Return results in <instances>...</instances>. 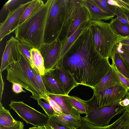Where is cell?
<instances>
[{
    "label": "cell",
    "instance_id": "41",
    "mask_svg": "<svg viewBox=\"0 0 129 129\" xmlns=\"http://www.w3.org/2000/svg\"><path fill=\"white\" fill-rule=\"evenodd\" d=\"M120 105L122 107H127L129 105V99L126 96L119 103Z\"/></svg>",
    "mask_w": 129,
    "mask_h": 129
},
{
    "label": "cell",
    "instance_id": "18",
    "mask_svg": "<svg viewBox=\"0 0 129 129\" xmlns=\"http://www.w3.org/2000/svg\"><path fill=\"white\" fill-rule=\"evenodd\" d=\"M81 2L80 7L77 13L74 23L69 31L67 40L75 32L82 24L85 21H89L90 20L89 12L81 1Z\"/></svg>",
    "mask_w": 129,
    "mask_h": 129
},
{
    "label": "cell",
    "instance_id": "6",
    "mask_svg": "<svg viewBox=\"0 0 129 129\" xmlns=\"http://www.w3.org/2000/svg\"><path fill=\"white\" fill-rule=\"evenodd\" d=\"M87 103L88 108L83 118L91 124L99 126L108 125L113 117L124 112L127 107L120 106L119 102L113 105L100 108Z\"/></svg>",
    "mask_w": 129,
    "mask_h": 129
},
{
    "label": "cell",
    "instance_id": "2",
    "mask_svg": "<svg viewBox=\"0 0 129 129\" xmlns=\"http://www.w3.org/2000/svg\"><path fill=\"white\" fill-rule=\"evenodd\" d=\"M53 0H48L15 30V38L19 41L38 49L44 43L47 19Z\"/></svg>",
    "mask_w": 129,
    "mask_h": 129
},
{
    "label": "cell",
    "instance_id": "40",
    "mask_svg": "<svg viewBox=\"0 0 129 129\" xmlns=\"http://www.w3.org/2000/svg\"><path fill=\"white\" fill-rule=\"evenodd\" d=\"M0 102H1L2 95L3 93L4 89V83L2 78V73H0Z\"/></svg>",
    "mask_w": 129,
    "mask_h": 129
},
{
    "label": "cell",
    "instance_id": "32",
    "mask_svg": "<svg viewBox=\"0 0 129 129\" xmlns=\"http://www.w3.org/2000/svg\"><path fill=\"white\" fill-rule=\"evenodd\" d=\"M111 65L115 71L121 84L129 91V79L125 77L119 72L113 62H112Z\"/></svg>",
    "mask_w": 129,
    "mask_h": 129
},
{
    "label": "cell",
    "instance_id": "31",
    "mask_svg": "<svg viewBox=\"0 0 129 129\" xmlns=\"http://www.w3.org/2000/svg\"><path fill=\"white\" fill-rule=\"evenodd\" d=\"M37 101L38 105L42 108L49 117L56 114L52 107L48 103L44 102L41 99Z\"/></svg>",
    "mask_w": 129,
    "mask_h": 129
},
{
    "label": "cell",
    "instance_id": "37",
    "mask_svg": "<svg viewBox=\"0 0 129 129\" xmlns=\"http://www.w3.org/2000/svg\"><path fill=\"white\" fill-rule=\"evenodd\" d=\"M12 89L15 93L18 94L22 92H26L25 91L23 90L22 86L19 84L15 82L12 83Z\"/></svg>",
    "mask_w": 129,
    "mask_h": 129
},
{
    "label": "cell",
    "instance_id": "42",
    "mask_svg": "<svg viewBox=\"0 0 129 129\" xmlns=\"http://www.w3.org/2000/svg\"><path fill=\"white\" fill-rule=\"evenodd\" d=\"M117 43L122 49L129 54V45L123 44L119 42Z\"/></svg>",
    "mask_w": 129,
    "mask_h": 129
},
{
    "label": "cell",
    "instance_id": "11",
    "mask_svg": "<svg viewBox=\"0 0 129 129\" xmlns=\"http://www.w3.org/2000/svg\"><path fill=\"white\" fill-rule=\"evenodd\" d=\"M81 4V0H67L62 25L58 38L62 46L67 40L69 31Z\"/></svg>",
    "mask_w": 129,
    "mask_h": 129
},
{
    "label": "cell",
    "instance_id": "25",
    "mask_svg": "<svg viewBox=\"0 0 129 129\" xmlns=\"http://www.w3.org/2000/svg\"><path fill=\"white\" fill-rule=\"evenodd\" d=\"M41 0H33L32 3L23 12L20 20L19 26L22 24L28 18L44 4Z\"/></svg>",
    "mask_w": 129,
    "mask_h": 129
},
{
    "label": "cell",
    "instance_id": "9",
    "mask_svg": "<svg viewBox=\"0 0 129 129\" xmlns=\"http://www.w3.org/2000/svg\"><path fill=\"white\" fill-rule=\"evenodd\" d=\"M61 46L58 39L50 43H43L38 49L44 59L45 73L57 68L60 58Z\"/></svg>",
    "mask_w": 129,
    "mask_h": 129
},
{
    "label": "cell",
    "instance_id": "46",
    "mask_svg": "<svg viewBox=\"0 0 129 129\" xmlns=\"http://www.w3.org/2000/svg\"><path fill=\"white\" fill-rule=\"evenodd\" d=\"M29 129H39V128L38 127L34 126L33 127L29 128Z\"/></svg>",
    "mask_w": 129,
    "mask_h": 129
},
{
    "label": "cell",
    "instance_id": "4",
    "mask_svg": "<svg viewBox=\"0 0 129 129\" xmlns=\"http://www.w3.org/2000/svg\"><path fill=\"white\" fill-rule=\"evenodd\" d=\"M88 25L97 51L103 57L111 58L119 36L114 31L109 23L102 20H90Z\"/></svg>",
    "mask_w": 129,
    "mask_h": 129
},
{
    "label": "cell",
    "instance_id": "13",
    "mask_svg": "<svg viewBox=\"0 0 129 129\" xmlns=\"http://www.w3.org/2000/svg\"><path fill=\"white\" fill-rule=\"evenodd\" d=\"M50 72L58 81L67 95L78 85L69 74L59 68L57 67Z\"/></svg>",
    "mask_w": 129,
    "mask_h": 129
},
{
    "label": "cell",
    "instance_id": "21",
    "mask_svg": "<svg viewBox=\"0 0 129 129\" xmlns=\"http://www.w3.org/2000/svg\"><path fill=\"white\" fill-rule=\"evenodd\" d=\"M31 58L35 68L41 75L45 74V69L43 58L38 49L33 48L30 51Z\"/></svg>",
    "mask_w": 129,
    "mask_h": 129
},
{
    "label": "cell",
    "instance_id": "7",
    "mask_svg": "<svg viewBox=\"0 0 129 129\" xmlns=\"http://www.w3.org/2000/svg\"><path fill=\"white\" fill-rule=\"evenodd\" d=\"M128 91L121 84H117L96 93L87 102L100 108L115 105L125 97Z\"/></svg>",
    "mask_w": 129,
    "mask_h": 129
},
{
    "label": "cell",
    "instance_id": "5",
    "mask_svg": "<svg viewBox=\"0 0 129 129\" xmlns=\"http://www.w3.org/2000/svg\"><path fill=\"white\" fill-rule=\"evenodd\" d=\"M66 1L53 0L46 21L44 43H50L58 39L65 12Z\"/></svg>",
    "mask_w": 129,
    "mask_h": 129
},
{
    "label": "cell",
    "instance_id": "10",
    "mask_svg": "<svg viewBox=\"0 0 129 129\" xmlns=\"http://www.w3.org/2000/svg\"><path fill=\"white\" fill-rule=\"evenodd\" d=\"M33 0L20 4L13 10H9L5 19L0 26V42L6 36L13 32L19 26L20 20L24 11Z\"/></svg>",
    "mask_w": 129,
    "mask_h": 129
},
{
    "label": "cell",
    "instance_id": "48",
    "mask_svg": "<svg viewBox=\"0 0 129 129\" xmlns=\"http://www.w3.org/2000/svg\"><path fill=\"white\" fill-rule=\"evenodd\" d=\"M126 126H124V127L122 129H125V127H126Z\"/></svg>",
    "mask_w": 129,
    "mask_h": 129
},
{
    "label": "cell",
    "instance_id": "28",
    "mask_svg": "<svg viewBox=\"0 0 129 129\" xmlns=\"http://www.w3.org/2000/svg\"><path fill=\"white\" fill-rule=\"evenodd\" d=\"M18 50L25 60L30 65L32 68H34L33 63L30 51L33 48L30 46L19 41L17 44Z\"/></svg>",
    "mask_w": 129,
    "mask_h": 129
},
{
    "label": "cell",
    "instance_id": "36",
    "mask_svg": "<svg viewBox=\"0 0 129 129\" xmlns=\"http://www.w3.org/2000/svg\"><path fill=\"white\" fill-rule=\"evenodd\" d=\"M24 124L23 122L17 120L16 123L10 127L0 126V129H23Z\"/></svg>",
    "mask_w": 129,
    "mask_h": 129
},
{
    "label": "cell",
    "instance_id": "39",
    "mask_svg": "<svg viewBox=\"0 0 129 129\" xmlns=\"http://www.w3.org/2000/svg\"><path fill=\"white\" fill-rule=\"evenodd\" d=\"M122 44L129 45V37H124L119 36L118 42Z\"/></svg>",
    "mask_w": 129,
    "mask_h": 129
},
{
    "label": "cell",
    "instance_id": "30",
    "mask_svg": "<svg viewBox=\"0 0 129 129\" xmlns=\"http://www.w3.org/2000/svg\"><path fill=\"white\" fill-rule=\"evenodd\" d=\"M32 69L37 84L42 93L47 98L48 93L45 89L41 76L35 68Z\"/></svg>",
    "mask_w": 129,
    "mask_h": 129
},
{
    "label": "cell",
    "instance_id": "22",
    "mask_svg": "<svg viewBox=\"0 0 129 129\" xmlns=\"http://www.w3.org/2000/svg\"><path fill=\"white\" fill-rule=\"evenodd\" d=\"M88 21H85L82 24L75 32L62 46L60 57L68 50L73 43L79 37L85 27L87 25Z\"/></svg>",
    "mask_w": 129,
    "mask_h": 129
},
{
    "label": "cell",
    "instance_id": "45",
    "mask_svg": "<svg viewBox=\"0 0 129 129\" xmlns=\"http://www.w3.org/2000/svg\"><path fill=\"white\" fill-rule=\"evenodd\" d=\"M125 129H129V119L125 127Z\"/></svg>",
    "mask_w": 129,
    "mask_h": 129
},
{
    "label": "cell",
    "instance_id": "16",
    "mask_svg": "<svg viewBox=\"0 0 129 129\" xmlns=\"http://www.w3.org/2000/svg\"><path fill=\"white\" fill-rule=\"evenodd\" d=\"M41 76L45 89L48 93L66 95L58 81L51 72L46 73Z\"/></svg>",
    "mask_w": 129,
    "mask_h": 129
},
{
    "label": "cell",
    "instance_id": "14",
    "mask_svg": "<svg viewBox=\"0 0 129 129\" xmlns=\"http://www.w3.org/2000/svg\"><path fill=\"white\" fill-rule=\"evenodd\" d=\"M88 11L91 20H107L113 19L115 15L103 10L93 0H81Z\"/></svg>",
    "mask_w": 129,
    "mask_h": 129
},
{
    "label": "cell",
    "instance_id": "34",
    "mask_svg": "<svg viewBox=\"0 0 129 129\" xmlns=\"http://www.w3.org/2000/svg\"><path fill=\"white\" fill-rule=\"evenodd\" d=\"M47 124L54 129H74L73 128L61 123L51 118H49Z\"/></svg>",
    "mask_w": 129,
    "mask_h": 129
},
{
    "label": "cell",
    "instance_id": "33",
    "mask_svg": "<svg viewBox=\"0 0 129 129\" xmlns=\"http://www.w3.org/2000/svg\"><path fill=\"white\" fill-rule=\"evenodd\" d=\"M45 102H48L50 105L56 112V114H65L62 108L48 95Z\"/></svg>",
    "mask_w": 129,
    "mask_h": 129
},
{
    "label": "cell",
    "instance_id": "12",
    "mask_svg": "<svg viewBox=\"0 0 129 129\" xmlns=\"http://www.w3.org/2000/svg\"><path fill=\"white\" fill-rule=\"evenodd\" d=\"M19 41L15 37L12 36L6 42L2 58L0 73L7 69L21 56L17 47V44Z\"/></svg>",
    "mask_w": 129,
    "mask_h": 129
},
{
    "label": "cell",
    "instance_id": "38",
    "mask_svg": "<svg viewBox=\"0 0 129 129\" xmlns=\"http://www.w3.org/2000/svg\"><path fill=\"white\" fill-rule=\"evenodd\" d=\"M18 0H9L7 1L3 6L4 8L6 10L14 5L17 2L19 1Z\"/></svg>",
    "mask_w": 129,
    "mask_h": 129
},
{
    "label": "cell",
    "instance_id": "3",
    "mask_svg": "<svg viewBox=\"0 0 129 129\" xmlns=\"http://www.w3.org/2000/svg\"><path fill=\"white\" fill-rule=\"evenodd\" d=\"M6 70V79L9 82L21 85L31 92L30 97L36 100L43 99L46 101V98L37 84L32 68L22 55Z\"/></svg>",
    "mask_w": 129,
    "mask_h": 129
},
{
    "label": "cell",
    "instance_id": "17",
    "mask_svg": "<svg viewBox=\"0 0 129 129\" xmlns=\"http://www.w3.org/2000/svg\"><path fill=\"white\" fill-rule=\"evenodd\" d=\"M112 67L111 70L102 78L98 85L93 89L94 92L96 93L121 84L114 69Z\"/></svg>",
    "mask_w": 129,
    "mask_h": 129
},
{
    "label": "cell",
    "instance_id": "44",
    "mask_svg": "<svg viewBox=\"0 0 129 129\" xmlns=\"http://www.w3.org/2000/svg\"><path fill=\"white\" fill-rule=\"evenodd\" d=\"M44 126L46 129H54L52 126L48 124L45 125Z\"/></svg>",
    "mask_w": 129,
    "mask_h": 129
},
{
    "label": "cell",
    "instance_id": "47",
    "mask_svg": "<svg viewBox=\"0 0 129 129\" xmlns=\"http://www.w3.org/2000/svg\"><path fill=\"white\" fill-rule=\"evenodd\" d=\"M39 129H46L44 126L39 127Z\"/></svg>",
    "mask_w": 129,
    "mask_h": 129
},
{
    "label": "cell",
    "instance_id": "43",
    "mask_svg": "<svg viewBox=\"0 0 129 129\" xmlns=\"http://www.w3.org/2000/svg\"><path fill=\"white\" fill-rule=\"evenodd\" d=\"M125 96H126L129 99V91L127 93ZM125 111L129 113V105L127 107Z\"/></svg>",
    "mask_w": 129,
    "mask_h": 129
},
{
    "label": "cell",
    "instance_id": "35",
    "mask_svg": "<svg viewBox=\"0 0 129 129\" xmlns=\"http://www.w3.org/2000/svg\"><path fill=\"white\" fill-rule=\"evenodd\" d=\"M115 47L129 69V54L122 49L117 43Z\"/></svg>",
    "mask_w": 129,
    "mask_h": 129
},
{
    "label": "cell",
    "instance_id": "24",
    "mask_svg": "<svg viewBox=\"0 0 129 129\" xmlns=\"http://www.w3.org/2000/svg\"><path fill=\"white\" fill-rule=\"evenodd\" d=\"M109 23L116 34L121 37H129V25L121 22L116 18L112 19Z\"/></svg>",
    "mask_w": 129,
    "mask_h": 129
},
{
    "label": "cell",
    "instance_id": "27",
    "mask_svg": "<svg viewBox=\"0 0 129 129\" xmlns=\"http://www.w3.org/2000/svg\"><path fill=\"white\" fill-rule=\"evenodd\" d=\"M73 107L80 114H86L88 105L87 101L82 100L76 96L68 95Z\"/></svg>",
    "mask_w": 129,
    "mask_h": 129
},
{
    "label": "cell",
    "instance_id": "19",
    "mask_svg": "<svg viewBox=\"0 0 129 129\" xmlns=\"http://www.w3.org/2000/svg\"><path fill=\"white\" fill-rule=\"evenodd\" d=\"M47 95L62 108L65 114H69L71 113L74 107L69 99L68 95H56L49 93Z\"/></svg>",
    "mask_w": 129,
    "mask_h": 129
},
{
    "label": "cell",
    "instance_id": "23",
    "mask_svg": "<svg viewBox=\"0 0 129 129\" xmlns=\"http://www.w3.org/2000/svg\"><path fill=\"white\" fill-rule=\"evenodd\" d=\"M15 120L11 116L9 110L6 109L0 102V126L10 127L16 123Z\"/></svg>",
    "mask_w": 129,
    "mask_h": 129
},
{
    "label": "cell",
    "instance_id": "29",
    "mask_svg": "<svg viewBox=\"0 0 129 129\" xmlns=\"http://www.w3.org/2000/svg\"><path fill=\"white\" fill-rule=\"evenodd\" d=\"M93 0L104 11L111 14L115 15L116 7L109 4L108 2V0Z\"/></svg>",
    "mask_w": 129,
    "mask_h": 129
},
{
    "label": "cell",
    "instance_id": "26",
    "mask_svg": "<svg viewBox=\"0 0 129 129\" xmlns=\"http://www.w3.org/2000/svg\"><path fill=\"white\" fill-rule=\"evenodd\" d=\"M129 119V113L125 110L123 114L111 124L105 126H100V129H122L126 126Z\"/></svg>",
    "mask_w": 129,
    "mask_h": 129
},
{
    "label": "cell",
    "instance_id": "8",
    "mask_svg": "<svg viewBox=\"0 0 129 129\" xmlns=\"http://www.w3.org/2000/svg\"><path fill=\"white\" fill-rule=\"evenodd\" d=\"M9 106L27 123L37 127L47 124L49 118L47 114L40 112L22 101L12 100Z\"/></svg>",
    "mask_w": 129,
    "mask_h": 129
},
{
    "label": "cell",
    "instance_id": "1",
    "mask_svg": "<svg viewBox=\"0 0 129 129\" xmlns=\"http://www.w3.org/2000/svg\"><path fill=\"white\" fill-rule=\"evenodd\" d=\"M109 58L97 51L87 25L60 57L57 68L69 74L78 85L93 89L111 70Z\"/></svg>",
    "mask_w": 129,
    "mask_h": 129
},
{
    "label": "cell",
    "instance_id": "15",
    "mask_svg": "<svg viewBox=\"0 0 129 129\" xmlns=\"http://www.w3.org/2000/svg\"><path fill=\"white\" fill-rule=\"evenodd\" d=\"M80 114L74 107L71 113L68 115L56 114L51 118L58 122L74 129H76L81 126Z\"/></svg>",
    "mask_w": 129,
    "mask_h": 129
},
{
    "label": "cell",
    "instance_id": "20",
    "mask_svg": "<svg viewBox=\"0 0 129 129\" xmlns=\"http://www.w3.org/2000/svg\"><path fill=\"white\" fill-rule=\"evenodd\" d=\"M111 58L119 72L129 79V69L115 47L113 50Z\"/></svg>",
    "mask_w": 129,
    "mask_h": 129
}]
</instances>
